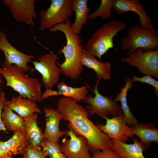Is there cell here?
Wrapping results in <instances>:
<instances>
[{"label": "cell", "mask_w": 158, "mask_h": 158, "mask_svg": "<svg viewBox=\"0 0 158 158\" xmlns=\"http://www.w3.org/2000/svg\"><path fill=\"white\" fill-rule=\"evenodd\" d=\"M87 0H72L73 12L75 14L74 22L71 28L75 34H80L83 26L87 23L90 9L87 6Z\"/></svg>", "instance_id": "cell-23"}, {"label": "cell", "mask_w": 158, "mask_h": 158, "mask_svg": "<svg viewBox=\"0 0 158 158\" xmlns=\"http://www.w3.org/2000/svg\"><path fill=\"white\" fill-rule=\"evenodd\" d=\"M38 114L34 113L23 119L28 144L38 150H42L43 133L38 126Z\"/></svg>", "instance_id": "cell-19"}, {"label": "cell", "mask_w": 158, "mask_h": 158, "mask_svg": "<svg viewBox=\"0 0 158 158\" xmlns=\"http://www.w3.org/2000/svg\"><path fill=\"white\" fill-rule=\"evenodd\" d=\"M114 1V0H101L99 7L95 11L89 15L88 19L94 20L99 17L102 19L110 18Z\"/></svg>", "instance_id": "cell-27"}, {"label": "cell", "mask_w": 158, "mask_h": 158, "mask_svg": "<svg viewBox=\"0 0 158 158\" xmlns=\"http://www.w3.org/2000/svg\"><path fill=\"white\" fill-rule=\"evenodd\" d=\"M36 0H2L3 3L11 13L13 18L17 22L31 26L35 25L37 18L35 11Z\"/></svg>", "instance_id": "cell-12"}, {"label": "cell", "mask_w": 158, "mask_h": 158, "mask_svg": "<svg viewBox=\"0 0 158 158\" xmlns=\"http://www.w3.org/2000/svg\"><path fill=\"white\" fill-rule=\"evenodd\" d=\"M71 25L68 20L50 28L49 30L53 32L59 31L64 35L66 45L58 52L59 54H63L65 61L61 64L57 62V64L60 69L61 73L71 79L75 80L83 71L81 58L85 48L82 44L81 37L73 32Z\"/></svg>", "instance_id": "cell-2"}, {"label": "cell", "mask_w": 158, "mask_h": 158, "mask_svg": "<svg viewBox=\"0 0 158 158\" xmlns=\"http://www.w3.org/2000/svg\"><path fill=\"white\" fill-rule=\"evenodd\" d=\"M57 90H52L51 88L46 89L42 93V99H45L50 97L63 95L65 97H70L78 102L84 100L87 96L88 91L87 89L92 88L87 84L79 87H73L68 86L67 84L62 81L57 86Z\"/></svg>", "instance_id": "cell-17"}, {"label": "cell", "mask_w": 158, "mask_h": 158, "mask_svg": "<svg viewBox=\"0 0 158 158\" xmlns=\"http://www.w3.org/2000/svg\"><path fill=\"white\" fill-rule=\"evenodd\" d=\"M70 138H64L61 146L62 152L67 158H90L87 139L82 136H78L71 130L65 134Z\"/></svg>", "instance_id": "cell-13"}, {"label": "cell", "mask_w": 158, "mask_h": 158, "mask_svg": "<svg viewBox=\"0 0 158 158\" xmlns=\"http://www.w3.org/2000/svg\"><path fill=\"white\" fill-rule=\"evenodd\" d=\"M125 85L122 87L120 93L118 94L113 99L116 102H121V108L126 120L128 125L130 127L138 123L137 119L134 116L128 106L127 99V92L133 86L131 78L128 77L125 80Z\"/></svg>", "instance_id": "cell-24"}, {"label": "cell", "mask_w": 158, "mask_h": 158, "mask_svg": "<svg viewBox=\"0 0 158 158\" xmlns=\"http://www.w3.org/2000/svg\"><path fill=\"white\" fill-rule=\"evenodd\" d=\"M42 150L46 157L50 158H67L61 151L58 142H55L44 138Z\"/></svg>", "instance_id": "cell-26"}, {"label": "cell", "mask_w": 158, "mask_h": 158, "mask_svg": "<svg viewBox=\"0 0 158 158\" xmlns=\"http://www.w3.org/2000/svg\"><path fill=\"white\" fill-rule=\"evenodd\" d=\"M1 75L6 85L23 97L36 102L42 100L41 84L37 78L28 76L23 69L16 65H2Z\"/></svg>", "instance_id": "cell-3"}, {"label": "cell", "mask_w": 158, "mask_h": 158, "mask_svg": "<svg viewBox=\"0 0 158 158\" xmlns=\"http://www.w3.org/2000/svg\"><path fill=\"white\" fill-rule=\"evenodd\" d=\"M131 80L132 82L138 81L147 83L153 86L154 88V93L158 97V82L153 78L151 76L147 75H145L142 77H139L137 76L133 75L131 79Z\"/></svg>", "instance_id": "cell-28"}, {"label": "cell", "mask_w": 158, "mask_h": 158, "mask_svg": "<svg viewBox=\"0 0 158 158\" xmlns=\"http://www.w3.org/2000/svg\"><path fill=\"white\" fill-rule=\"evenodd\" d=\"M57 54L47 53L39 57V61H32L34 69L41 75L42 82L46 89H51L60 79V69L57 66Z\"/></svg>", "instance_id": "cell-9"}, {"label": "cell", "mask_w": 158, "mask_h": 158, "mask_svg": "<svg viewBox=\"0 0 158 158\" xmlns=\"http://www.w3.org/2000/svg\"><path fill=\"white\" fill-rule=\"evenodd\" d=\"M51 2L46 10L40 11V31L68 20L73 12L72 0H51Z\"/></svg>", "instance_id": "cell-6"}, {"label": "cell", "mask_w": 158, "mask_h": 158, "mask_svg": "<svg viewBox=\"0 0 158 158\" xmlns=\"http://www.w3.org/2000/svg\"><path fill=\"white\" fill-rule=\"evenodd\" d=\"M128 55L121 61L137 68L143 75L158 78V49L144 51L138 48Z\"/></svg>", "instance_id": "cell-8"}, {"label": "cell", "mask_w": 158, "mask_h": 158, "mask_svg": "<svg viewBox=\"0 0 158 158\" xmlns=\"http://www.w3.org/2000/svg\"><path fill=\"white\" fill-rule=\"evenodd\" d=\"M1 63V62L0 61V63Z\"/></svg>", "instance_id": "cell-33"}, {"label": "cell", "mask_w": 158, "mask_h": 158, "mask_svg": "<svg viewBox=\"0 0 158 158\" xmlns=\"http://www.w3.org/2000/svg\"><path fill=\"white\" fill-rule=\"evenodd\" d=\"M83 66L93 69L97 79L108 80L111 79V66L109 62L99 61L87 50L84 49L81 58Z\"/></svg>", "instance_id": "cell-21"}, {"label": "cell", "mask_w": 158, "mask_h": 158, "mask_svg": "<svg viewBox=\"0 0 158 158\" xmlns=\"http://www.w3.org/2000/svg\"><path fill=\"white\" fill-rule=\"evenodd\" d=\"M100 79H98L92 90L95 95L94 97L89 95L83 101L87 104L86 109L88 115L96 114L102 118L108 117L110 116H116L123 114L121 105L113 99L99 93L98 85Z\"/></svg>", "instance_id": "cell-7"}, {"label": "cell", "mask_w": 158, "mask_h": 158, "mask_svg": "<svg viewBox=\"0 0 158 158\" xmlns=\"http://www.w3.org/2000/svg\"><path fill=\"white\" fill-rule=\"evenodd\" d=\"M70 97H63L57 101V110L63 119L69 121V129L78 136L87 140L89 151L111 148V139L102 131L88 118L85 108Z\"/></svg>", "instance_id": "cell-1"}, {"label": "cell", "mask_w": 158, "mask_h": 158, "mask_svg": "<svg viewBox=\"0 0 158 158\" xmlns=\"http://www.w3.org/2000/svg\"><path fill=\"white\" fill-rule=\"evenodd\" d=\"M0 50L4 53V60L2 65H16L23 68L26 73L34 69L28 63L35 57L32 55L25 54L18 50L9 42L5 32L0 30Z\"/></svg>", "instance_id": "cell-10"}, {"label": "cell", "mask_w": 158, "mask_h": 158, "mask_svg": "<svg viewBox=\"0 0 158 158\" xmlns=\"http://www.w3.org/2000/svg\"><path fill=\"white\" fill-rule=\"evenodd\" d=\"M43 111L46 120L44 138L58 142L59 139L65 135L67 131H61L59 129V123L63 119L62 115L57 109L50 107H44Z\"/></svg>", "instance_id": "cell-16"}, {"label": "cell", "mask_w": 158, "mask_h": 158, "mask_svg": "<svg viewBox=\"0 0 158 158\" xmlns=\"http://www.w3.org/2000/svg\"><path fill=\"white\" fill-rule=\"evenodd\" d=\"M128 31V35L120 40L121 50L126 51L128 55L134 53L138 48L144 51L158 49L157 30L135 25Z\"/></svg>", "instance_id": "cell-5"}, {"label": "cell", "mask_w": 158, "mask_h": 158, "mask_svg": "<svg viewBox=\"0 0 158 158\" xmlns=\"http://www.w3.org/2000/svg\"><path fill=\"white\" fill-rule=\"evenodd\" d=\"M113 9L120 15L129 11L134 12L139 17L140 27L154 29L150 17L147 14L143 5L138 0H114Z\"/></svg>", "instance_id": "cell-14"}, {"label": "cell", "mask_w": 158, "mask_h": 158, "mask_svg": "<svg viewBox=\"0 0 158 158\" xmlns=\"http://www.w3.org/2000/svg\"><path fill=\"white\" fill-rule=\"evenodd\" d=\"M92 153L90 158H121L111 148L97 150Z\"/></svg>", "instance_id": "cell-29"}, {"label": "cell", "mask_w": 158, "mask_h": 158, "mask_svg": "<svg viewBox=\"0 0 158 158\" xmlns=\"http://www.w3.org/2000/svg\"><path fill=\"white\" fill-rule=\"evenodd\" d=\"M2 78V76L1 74L0 67V86L2 85L3 83Z\"/></svg>", "instance_id": "cell-32"}, {"label": "cell", "mask_w": 158, "mask_h": 158, "mask_svg": "<svg viewBox=\"0 0 158 158\" xmlns=\"http://www.w3.org/2000/svg\"><path fill=\"white\" fill-rule=\"evenodd\" d=\"M133 144H127L111 139V148L121 158H146L143 152L146 150L138 138L133 139Z\"/></svg>", "instance_id": "cell-18"}, {"label": "cell", "mask_w": 158, "mask_h": 158, "mask_svg": "<svg viewBox=\"0 0 158 158\" xmlns=\"http://www.w3.org/2000/svg\"><path fill=\"white\" fill-rule=\"evenodd\" d=\"M23 155V158H46L42 150H37L29 145Z\"/></svg>", "instance_id": "cell-30"}, {"label": "cell", "mask_w": 158, "mask_h": 158, "mask_svg": "<svg viewBox=\"0 0 158 158\" xmlns=\"http://www.w3.org/2000/svg\"><path fill=\"white\" fill-rule=\"evenodd\" d=\"M103 118L106 120V124L98 123L97 126L111 139L126 142L128 138L134 136L131 132L130 127L128 125L123 114L111 118Z\"/></svg>", "instance_id": "cell-11"}, {"label": "cell", "mask_w": 158, "mask_h": 158, "mask_svg": "<svg viewBox=\"0 0 158 158\" xmlns=\"http://www.w3.org/2000/svg\"><path fill=\"white\" fill-rule=\"evenodd\" d=\"M131 131L137 136L145 150H147L153 142L158 143V129L151 123H138L130 127Z\"/></svg>", "instance_id": "cell-22"}, {"label": "cell", "mask_w": 158, "mask_h": 158, "mask_svg": "<svg viewBox=\"0 0 158 158\" xmlns=\"http://www.w3.org/2000/svg\"><path fill=\"white\" fill-rule=\"evenodd\" d=\"M127 27L125 22L116 19L104 24L92 34L86 43L85 49L102 62V56L113 48L114 37Z\"/></svg>", "instance_id": "cell-4"}, {"label": "cell", "mask_w": 158, "mask_h": 158, "mask_svg": "<svg viewBox=\"0 0 158 158\" xmlns=\"http://www.w3.org/2000/svg\"><path fill=\"white\" fill-rule=\"evenodd\" d=\"M3 124L7 130L13 132L25 131L23 118L15 113L8 107L5 104L2 114Z\"/></svg>", "instance_id": "cell-25"}, {"label": "cell", "mask_w": 158, "mask_h": 158, "mask_svg": "<svg viewBox=\"0 0 158 158\" xmlns=\"http://www.w3.org/2000/svg\"><path fill=\"white\" fill-rule=\"evenodd\" d=\"M5 104L23 118L34 113H41L36 102L20 95L13 96L9 100H6Z\"/></svg>", "instance_id": "cell-20"}, {"label": "cell", "mask_w": 158, "mask_h": 158, "mask_svg": "<svg viewBox=\"0 0 158 158\" xmlns=\"http://www.w3.org/2000/svg\"><path fill=\"white\" fill-rule=\"evenodd\" d=\"M28 145L25 131L14 132L7 140L0 141V158H12L16 155L23 154Z\"/></svg>", "instance_id": "cell-15"}, {"label": "cell", "mask_w": 158, "mask_h": 158, "mask_svg": "<svg viewBox=\"0 0 158 158\" xmlns=\"http://www.w3.org/2000/svg\"><path fill=\"white\" fill-rule=\"evenodd\" d=\"M6 101V96L4 92L3 91L0 92V131H5L7 130L3 124L1 118V114Z\"/></svg>", "instance_id": "cell-31"}]
</instances>
